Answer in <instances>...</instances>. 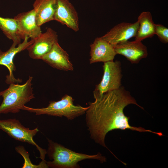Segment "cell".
Segmentation results:
<instances>
[{
    "label": "cell",
    "instance_id": "obj_13",
    "mask_svg": "<svg viewBox=\"0 0 168 168\" xmlns=\"http://www.w3.org/2000/svg\"><path fill=\"white\" fill-rule=\"evenodd\" d=\"M90 47V64L113 61L117 54L114 47L101 37L96 38Z\"/></svg>",
    "mask_w": 168,
    "mask_h": 168
},
{
    "label": "cell",
    "instance_id": "obj_17",
    "mask_svg": "<svg viewBox=\"0 0 168 168\" xmlns=\"http://www.w3.org/2000/svg\"><path fill=\"white\" fill-rule=\"evenodd\" d=\"M0 29L9 39L13 41L12 45L16 46L24 40L18 25L14 18H4L0 16Z\"/></svg>",
    "mask_w": 168,
    "mask_h": 168
},
{
    "label": "cell",
    "instance_id": "obj_14",
    "mask_svg": "<svg viewBox=\"0 0 168 168\" xmlns=\"http://www.w3.org/2000/svg\"><path fill=\"white\" fill-rule=\"evenodd\" d=\"M14 18L18 23L24 39L26 36H27L34 40L42 33L41 27L37 24L33 9L18 14Z\"/></svg>",
    "mask_w": 168,
    "mask_h": 168
},
{
    "label": "cell",
    "instance_id": "obj_4",
    "mask_svg": "<svg viewBox=\"0 0 168 168\" xmlns=\"http://www.w3.org/2000/svg\"><path fill=\"white\" fill-rule=\"evenodd\" d=\"M74 99L71 96L66 94L59 100L51 101L48 106L42 108H33L25 105L22 110L36 115H47L62 117L64 116L69 120H72L85 114L88 108L73 104Z\"/></svg>",
    "mask_w": 168,
    "mask_h": 168
},
{
    "label": "cell",
    "instance_id": "obj_8",
    "mask_svg": "<svg viewBox=\"0 0 168 168\" xmlns=\"http://www.w3.org/2000/svg\"><path fill=\"white\" fill-rule=\"evenodd\" d=\"M29 37L26 36L23 41L17 46L12 45L9 49L5 52H3L0 49V65L7 67L9 72V74L6 76L5 81L7 84L21 83L22 82L21 79H16L13 75V72L16 70L13 59L17 54L27 49L33 43L34 40L31 39L29 41Z\"/></svg>",
    "mask_w": 168,
    "mask_h": 168
},
{
    "label": "cell",
    "instance_id": "obj_16",
    "mask_svg": "<svg viewBox=\"0 0 168 168\" xmlns=\"http://www.w3.org/2000/svg\"><path fill=\"white\" fill-rule=\"evenodd\" d=\"M138 21L139 27L135 40L142 41L146 38L152 37L155 35V24L149 12L141 13L138 17Z\"/></svg>",
    "mask_w": 168,
    "mask_h": 168
},
{
    "label": "cell",
    "instance_id": "obj_15",
    "mask_svg": "<svg viewBox=\"0 0 168 168\" xmlns=\"http://www.w3.org/2000/svg\"><path fill=\"white\" fill-rule=\"evenodd\" d=\"M57 0H35L33 4L37 25L54 20Z\"/></svg>",
    "mask_w": 168,
    "mask_h": 168
},
{
    "label": "cell",
    "instance_id": "obj_10",
    "mask_svg": "<svg viewBox=\"0 0 168 168\" xmlns=\"http://www.w3.org/2000/svg\"><path fill=\"white\" fill-rule=\"evenodd\" d=\"M54 20L66 25L75 32L79 30L77 13L68 0H57Z\"/></svg>",
    "mask_w": 168,
    "mask_h": 168
},
{
    "label": "cell",
    "instance_id": "obj_11",
    "mask_svg": "<svg viewBox=\"0 0 168 168\" xmlns=\"http://www.w3.org/2000/svg\"><path fill=\"white\" fill-rule=\"evenodd\" d=\"M114 48L117 54L124 56L132 64L138 63L148 55L147 47L140 41L128 40L115 45Z\"/></svg>",
    "mask_w": 168,
    "mask_h": 168
},
{
    "label": "cell",
    "instance_id": "obj_2",
    "mask_svg": "<svg viewBox=\"0 0 168 168\" xmlns=\"http://www.w3.org/2000/svg\"><path fill=\"white\" fill-rule=\"evenodd\" d=\"M49 157L52 161H46L48 167L53 168H77L78 162L86 159H96L102 163L106 161L105 157L100 153L89 155L79 153L68 149L52 140L48 139Z\"/></svg>",
    "mask_w": 168,
    "mask_h": 168
},
{
    "label": "cell",
    "instance_id": "obj_6",
    "mask_svg": "<svg viewBox=\"0 0 168 168\" xmlns=\"http://www.w3.org/2000/svg\"><path fill=\"white\" fill-rule=\"evenodd\" d=\"M103 74L100 82L93 92L94 97L99 96L108 92L116 90L122 86L121 63L116 60L104 63Z\"/></svg>",
    "mask_w": 168,
    "mask_h": 168
},
{
    "label": "cell",
    "instance_id": "obj_5",
    "mask_svg": "<svg viewBox=\"0 0 168 168\" xmlns=\"http://www.w3.org/2000/svg\"><path fill=\"white\" fill-rule=\"evenodd\" d=\"M0 129L16 140L27 142L35 146L40 153V158L44 161L47 151L39 146L34 141L33 138L39 131L38 127L30 129L23 125L15 118L0 120Z\"/></svg>",
    "mask_w": 168,
    "mask_h": 168
},
{
    "label": "cell",
    "instance_id": "obj_19",
    "mask_svg": "<svg viewBox=\"0 0 168 168\" xmlns=\"http://www.w3.org/2000/svg\"><path fill=\"white\" fill-rule=\"evenodd\" d=\"M155 33L160 41L165 44L168 42V28L163 25L155 24Z\"/></svg>",
    "mask_w": 168,
    "mask_h": 168
},
{
    "label": "cell",
    "instance_id": "obj_12",
    "mask_svg": "<svg viewBox=\"0 0 168 168\" xmlns=\"http://www.w3.org/2000/svg\"><path fill=\"white\" fill-rule=\"evenodd\" d=\"M48 64L57 69L66 71L73 70L69 55L59 45L56 43L51 50L44 56L41 59Z\"/></svg>",
    "mask_w": 168,
    "mask_h": 168
},
{
    "label": "cell",
    "instance_id": "obj_1",
    "mask_svg": "<svg viewBox=\"0 0 168 168\" xmlns=\"http://www.w3.org/2000/svg\"><path fill=\"white\" fill-rule=\"evenodd\" d=\"M94 98L95 101L89 102L86 111V121L91 138L99 144L107 148L105 143L106 135L110 131L117 129H130L140 132H149L160 136L163 135L161 132L130 125V118L125 115L124 109L131 104L143 108L124 86Z\"/></svg>",
    "mask_w": 168,
    "mask_h": 168
},
{
    "label": "cell",
    "instance_id": "obj_9",
    "mask_svg": "<svg viewBox=\"0 0 168 168\" xmlns=\"http://www.w3.org/2000/svg\"><path fill=\"white\" fill-rule=\"evenodd\" d=\"M139 27L137 20L133 23L123 22L115 26L101 37L114 47L135 37Z\"/></svg>",
    "mask_w": 168,
    "mask_h": 168
},
{
    "label": "cell",
    "instance_id": "obj_7",
    "mask_svg": "<svg viewBox=\"0 0 168 168\" xmlns=\"http://www.w3.org/2000/svg\"><path fill=\"white\" fill-rule=\"evenodd\" d=\"M57 42V32L52 28H48L45 32L42 33L34 39L33 43L26 49L30 58L34 59H41Z\"/></svg>",
    "mask_w": 168,
    "mask_h": 168
},
{
    "label": "cell",
    "instance_id": "obj_3",
    "mask_svg": "<svg viewBox=\"0 0 168 168\" xmlns=\"http://www.w3.org/2000/svg\"><path fill=\"white\" fill-rule=\"evenodd\" d=\"M32 79L33 77L30 76L25 83H11L7 89L0 91V97L3 98L0 105V114L18 113L25 104L35 98Z\"/></svg>",
    "mask_w": 168,
    "mask_h": 168
},
{
    "label": "cell",
    "instance_id": "obj_18",
    "mask_svg": "<svg viewBox=\"0 0 168 168\" xmlns=\"http://www.w3.org/2000/svg\"><path fill=\"white\" fill-rule=\"evenodd\" d=\"M15 150L22 156L24 159V163L22 168H48L46 161L42 160L38 165L33 164L29 158L30 154L22 146H19L15 147Z\"/></svg>",
    "mask_w": 168,
    "mask_h": 168
}]
</instances>
